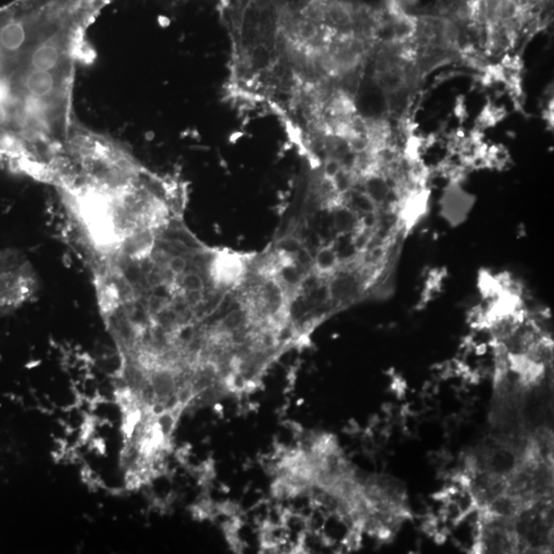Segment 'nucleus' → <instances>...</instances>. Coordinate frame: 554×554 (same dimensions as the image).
<instances>
[{
  "instance_id": "1",
  "label": "nucleus",
  "mask_w": 554,
  "mask_h": 554,
  "mask_svg": "<svg viewBox=\"0 0 554 554\" xmlns=\"http://www.w3.org/2000/svg\"><path fill=\"white\" fill-rule=\"evenodd\" d=\"M469 24L489 37L511 36L544 22L553 0H461Z\"/></svg>"
}]
</instances>
